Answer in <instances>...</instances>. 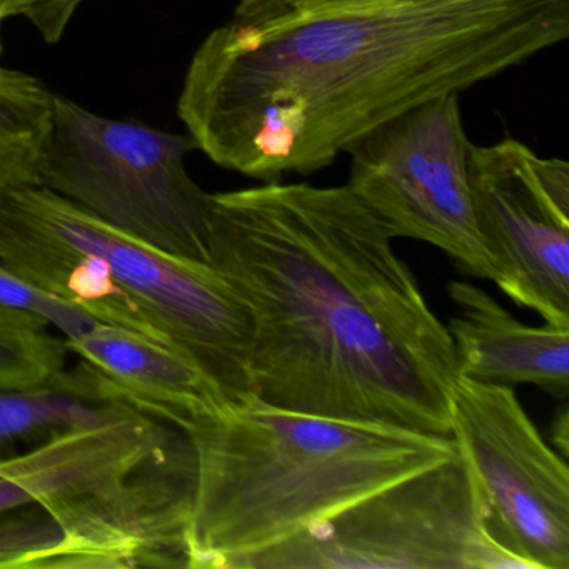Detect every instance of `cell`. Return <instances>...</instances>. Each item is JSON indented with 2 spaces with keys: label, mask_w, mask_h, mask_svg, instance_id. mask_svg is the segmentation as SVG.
<instances>
[{
  "label": "cell",
  "mask_w": 569,
  "mask_h": 569,
  "mask_svg": "<svg viewBox=\"0 0 569 569\" xmlns=\"http://www.w3.org/2000/svg\"><path fill=\"white\" fill-rule=\"evenodd\" d=\"M288 0H241L236 16L251 14V12L262 11V9L272 8V6L284 4Z\"/></svg>",
  "instance_id": "obj_20"
},
{
  "label": "cell",
  "mask_w": 569,
  "mask_h": 569,
  "mask_svg": "<svg viewBox=\"0 0 569 569\" xmlns=\"http://www.w3.org/2000/svg\"><path fill=\"white\" fill-rule=\"evenodd\" d=\"M555 425V442L556 446H558L559 451L562 452V458H566L568 456V422H569V416H568V409H562L561 415H559V418L556 419Z\"/></svg>",
  "instance_id": "obj_19"
},
{
  "label": "cell",
  "mask_w": 569,
  "mask_h": 569,
  "mask_svg": "<svg viewBox=\"0 0 569 569\" xmlns=\"http://www.w3.org/2000/svg\"><path fill=\"white\" fill-rule=\"evenodd\" d=\"M189 134L104 118L54 94L38 184L114 228L209 264L208 192L186 169Z\"/></svg>",
  "instance_id": "obj_6"
},
{
  "label": "cell",
  "mask_w": 569,
  "mask_h": 569,
  "mask_svg": "<svg viewBox=\"0 0 569 569\" xmlns=\"http://www.w3.org/2000/svg\"><path fill=\"white\" fill-rule=\"evenodd\" d=\"M44 319L0 306V388H28L68 368L64 338Z\"/></svg>",
  "instance_id": "obj_15"
},
{
  "label": "cell",
  "mask_w": 569,
  "mask_h": 569,
  "mask_svg": "<svg viewBox=\"0 0 569 569\" xmlns=\"http://www.w3.org/2000/svg\"><path fill=\"white\" fill-rule=\"evenodd\" d=\"M0 306L44 319L66 341L94 326L96 319L78 306L38 288L0 261Z\"/></svg>",
  "instance_id": "obj_17"
},
{
  "label": "cell",
  "mask_w": 569,
  "mask_h": 569,
  "mask_svg": "<svg viewBox=\"0 0 569 569\" xmlns=\"http://www.w3.org/2000/svg\"><path fill=\"white\" fill-rule=\"evenodd\" d=\"M459 94L416 106L349 148L348 188L395 238L428 242L466 274L496 282L472 208Z\"/></svg>",
  "instance_id": "obj_8"
},
{
  "label": "cell",
  "mask_w": 569,
  "mask_h": 569,
  "mask_svg": "<svg viewBox=\"0 0 569 569\" xmlns=\"http://www.w3.org/2000/svg\"><path fill=\"white\" fill-rule=\"evenodd\" d=\"M356 2H368V0H288V2H284V4L316 8V6L356 4Z\"/></svg>",
  "instance_id": "obj_21"
},
{
  "label": "cell",
  "mask_w": 569,
  "mask_h": 569,
  "mask_svg": "<svg viewBox=\"0 0 569 569\" xmlns=\"http://www.w3.org/2000/svg\"><path fill=\"white\" fill-rule=\"evenodd\" d=\"M94 368L82 361L28 388H0V462L56 436L114 421L134 411Z\"/></svg>",
  "instance_id": "obj_13"
},
{
  "label": "cell",
  "mask_w": 569,
  "mask_h": 569,
  "mask_svg": "<svg viewBox=\"0 0 569 569\" xmlns=\"http://www.w3.org/2000/svg\"><path fill=\"white\" fill-rule=\"evenodd\" d=\"M455 316L448 331L459 376L488 385H532L555 398L569 395V328L526 326L485 289L468 281L448 288Z\"/></svg>",
  "instance_id": "obj_11"
},
{
  "label": "cell",
  "mask_w": 569,
  "mask_h": 569,
  "mask_svg": "<svg viewBox=\"0 0 569 569\" xmlns=\"http://www.w3.org/2000/svg\"><path fill=\"white\" fill-rule=\"evenodd\" d=\"M569 36V0L279 4L214 29L178 114L212 162L249 178L318 171L389 119Z\"/></svg>",
  "instance_id": "obj_1"
},
{
  "label": "cell",
  "mask_w": 569,
  "mask_h": 569,
  "mask_svg": "<svg viewBox=\"0 0 569 569\" xmlns=\"http://www.w3.org/2000/svg\"><path fill=\"white\" fill-rule=\"evenodd\" d=\"M54 92L34 76L0 66V192L38 184Z\"/></svg>",
  "instance_id": "obj_14"
},
{
  "label": "cell",
  "mask_w": 569,
  "mask_h": 569,
  "mask_svg": "<svg viewBox=\"0 0 569 569\" xmlns=\"http://www.w3.org/2000/svg\"><path fill=\"white\" fill-rule=\"evenodd\" d=\"M348 188L208 194L209 264L252 315V401L451 438L455 345Z\"/></svg>",
  "instance_id": "obj_2"
},
{
  "label": "cell",
  "mask_w": 569,
  "mask_h": 569,
  "mask_svg": "<svg viewBox=\"0 0 569 569\" xmlns=\"http://www.w3.org/2000/svg\"><path fill=\"white\" fill-rule=\"evenodd\" d=\"M66 345L119 395L161 418L228 406L194 362L141 332L98 321Z\"/></svg>",
  "instance_id": "obj_12"
},
{
  "label": "cell",
  "mask_w": 569,
  "mask_h": 569,
  "mask_svg": "<svg viewBox=\"0 0 569 569\" xmlns=\"http://www.w3.org/2000/svg\"><path fill=\"white\" fill-rule=\"evenodd\" d=\"M0 261L96 321L194 362L231 406L252 402V315L211 264L128 234L39 184L0 192Z\"/></svg>",
  "instance_id": "obj_4"
},
{
  "label": "cell",
  "mask_w": 569,
  "mask_h": 569,
  "mask_svg": "<svg viewBox=\"0 0 569 569\" xmlns=\"http://www.w3.org/2000/svg\"><path fill=\"white\" fill-rule=\"evenodd\" d=\"M191 442V569H234L259 549L456 455L455 439L248 402L168 416Z\"/></svg>",
  "instance_id": "obj_3"
},
{
  "label": "cell",
  "mask_w": 569,
  "mask_h": 569,
  "mask_svg": "<svg viewBox=\"0 0 569 569\" xmlns=\"http://www.w3.org/2000/svg\"><path fill=\"white\" fill-rule=\"evenodd\" d=\"M74 539L68 525L41 505L0 512V569H71Z\"/></svg>",
  "instance_id": "obj_16"
},
{
  "label": "cell",
  "mask_w": 569,
  "mask_h": 569,
  "mask_svg": "<svg viewBox=\"0 0 569 569\" xmlns=\"http://www.w3.org/2000/svg\"><path fill=\"white\" fill-rule=\"evenodd\" d=\"M451 438L468 462L489 535L525 569H569V471L511 386L459 376Z\"/></svg>",
  "instance_id": "obj_9"
},
{
  "label": "cell",
  "mask_w": 569,
  "mask_h": 569,
  "mask_svg": "<svg viewBox=\"0 0 569 569\" xmlns=\"http://www.w3.org/2000/svg\"><path fill=\"white\" fill-rule=\"evenodd\" d=\"M2 24H4V22L0 21V54L4 51V44H2Z\"/></svg>",
  "instance_id": "obj_22"
},
{
  "label": "cell",
  "mask_w": 569,
  "mask_h": 569,
  "mask_svg": "<svg viewBox=\"0 0 569 569\" xmlns=\"http://www.w3.org/2000/svg\"><path fill=\"white\" fill-rule=\"evenodd\" d=\"M194 488L188 436L138 406L0 462V512H56L74 539L72 569L186 568Z\"/></svg>",
  "instance_id": "obj_5"
},
{
  "label": "cell",
  "mask_w": 569,
  "mask_h": 569,
  "mask_svg": "<svg viewBox=\"0 0 569 569\" xmlns=\"http://www.w3.org/2000/svg\"><path fill=\"white\" fill-rule=\"evenodd\" d=\"M88 0H0V21L24 19L46 44H59Z\"/></svg>",
  "instance_id": "obj_18"
},
{
  "label": "cell",
  "mask_w": 569,
  "mask_h": 569,
  "mask_svg": "<svg viewBox=\"0 0 569 569\" xmlns=\"http://www.w3.org/2000/svg\"><path fill=\"white\" fill-rule=\"evenodd\" d=\"M476 224L496 284L548 325L569 328V166L515 139L469 146Z\"/></svg>",
  "instance_id": "obj_10"
},
{
  "label": "cell",
  "mask_w": 569,
  "mask_h": 569,
  "mask_svg": "<svg viewBox=\"0 0 569 569\" xmlns=\"http://www.w3.org/2000/svg\"><path fill=\"white\" fill-rule=\"evenodd\" d=\"M522 569L489 535L459 451L331 518L259 549L234 569Z\"/></svg>",
  "instance_id": "obj_7"
}]
</instances>
